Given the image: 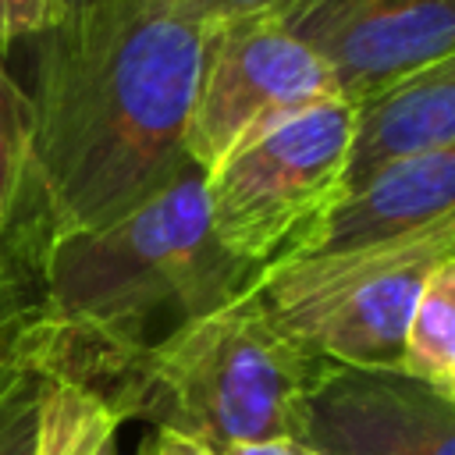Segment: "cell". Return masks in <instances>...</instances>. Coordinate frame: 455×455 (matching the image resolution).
Listing matches in <instances>:
<instances>
[{
	"instance_id": "cell-1",
	"label": "cell",
	"mask_w": 455,
	"mask_h": 455,
	"mask_svg": "<svg viewBox=\"0 0 455 455\" xmlns=\"http://www.w3.org/2000/svg\"><path fill=\"white\" fill-rule=\"evenodd\" d=\"M210 28L171 0H85L39 36L28 167L0 263L100 228L185 167Z\"/></svg>"
},
{
	"instance_id": "cell-2",
	"label": "cell",
	"mask_w": 455,
	"mask_h": 455,
	"mask_svg": "<svg viewBox=\"0 0 455 455\" xmlns=\"http://www.w3.org/2000/svg\"><path fill=\"white\" fill-rule=\"evenodd\" d=\"M323 363L242 291L128 352L89 391L117 419H142L224 455L238 444L295 441L299 405Z\"/></svg>"
},
{
	"instance_id": "cell-3",
	"label": "cell",
	"mask_w": 455,
	"mask_h": 455,
	"mask_svg": "<svg viewBox=\"0 0 455 455\" xmlns=\"http://www.w3.org/2000/svg\"><path fill=\"white\" fill-rule=\"evenodd\" d=\"M444 259H455V217L373 245L277 259L249 295L277 331L327 363L398 366L412 306Z\"/></svg>"
},
{
	"instance_id": "cell-4",
	"label": "cell",
	"mask_w": 455,
	"mask_h": 455,
	"mask_svg": "<svg viewBox=\"0 0 455 455\" xmlns=\"http://www.w3.org/2000/svg\"><path fill=\"white\" fill-rule=\"evenodd\" d=\"M355 107L345 96L295 110L203 174L217 245L252 274L295 256L345 192Z\"/></svg>"
},
{
	"instance_id": "cell-5",
	"label": "cell",
	"mask_w": 455,
	"mask_h": 455,
	"mask_svg": "<svg viewBox=\"0 0 455 455\" xmlns=\"http://www.w3.org/2000/svg\"><path fill=\"white\" fill-rule=\"evenodd\" d=\"M341 96L327 64L281 21H238L210 32L185 121V160L203 174L274 121Z\"/></svg>"
},
{
	"instance_id": "cell-6",
	"label": "cell",
	"mask_w": 455,
	"mask_h": 455,
	"mask_svg": "<svg viewBox=\"0 0 455 455\" xmlns=\"http://www.w3.org/2000/svg\"><path fill=\"white\" fill-rule=\"evenodd\" d=\"M295 441L313 455H455V398L398 366L323 363Z\"/></svg>"
},
{
	"instance_id": "cell-7",
	"label": "cell",
	"mask_w": 455,
	"mask_h": 455,
	"mask_svg": "<svg viewBox=\"0 0 455 455\" xmlns=\"http://www.w3.org/2000/svg\"><path fill=\"white\" fill-rule=\"evenodd\" d=\"M281 25L355 103L377 85L451 57L455 0H299Z\"/></svg>"
},
{
	"instance_id": "cell-8",
	"label": "cell",
	"mask_w": 455,
	"mask_h": 455,
	"mask_svg": "<svg viewBox=\"0 0 455 455\" xmlns=\"http://www.w3.org/2000/svg\"><path fill=\"white\" fill-rule=\"evenodd\" d=\"M352 107L355 117L345 192L363 185L380 167L455 149V57H441L387 85H377Z\"/></svg>"
},
{
	"instance_id": "cell-9",
	"label": "cell",
	"mask_w": 455,
	"mask_h": 455,
	"mask_svg": "<svg viewBox=\"0 0 455 455\" xmlns=\"http://www.w3.org/2000/svg\"><path fill=\"white\" fill-rule=\"evenodd\" d=\"M444 217H455V149L380 167L320 217L295 256L387 242Z\"/></svg>"
},
{
	"instance_id": "cell-10",
	"label": "cell",
	"mask_w": 455,
	"mask_h": 455,
	"mask_svg": "<svg viewBox=\"0 0 455 455\" xmlns=\"http://www.w3.org/2000/svg\"><path fill=\"white\" fill-rule=\"evenodd\" d=\"M398 370L455 398V259L427 277L405 323Z\"/></svg>"
},
{
	"instance_id": "cell-11",
	"label": "cell",
	"mask_w": 455,
	"mask_h": 455,
	"mask_svg": "<svg viewBox=\"0 0 455 455\" xmlns=\"http://www.w3.org/2000/svg\"><path fill=\"white\" fill-rule=\"evenodd\" d=\"M117 427L121 419L96 391L60 373L46 377L36 427V455H117Z\"/></svg>"
},
{
	"instance_id": "cell-12",
	"label": "cell",
	"mask_w": 455,
	"mask_h": 455,
	"mask_svg": "<svg viewBox=\"0 0 455 455\" xmlns=\"http://www.w3.org/2000/svg\"><path fill=\"white\" fill-rule=\"evenodd\" d=\"M46 370L0 323V455H32Z\"/></svg>"
},
{
	"instance_id": "cell-13",
	"label": "cell",
	"mask_w": 455,
	"mask_h": 455,
	"mask_svg": "<svg viewBox=\"0 0 455 455\" xmlns=\"http://www.w3.org/2000/svg\"><path fill=\"white\" fill-rule=\"evenodd\" d=\"M28 135H32L28 92L14 82V75L0 57V238L18 210V196L28 167Z\"/></svg>"
},
{
	"instance_id": "cell-14",
	"label": "cell",
	"mask_w": 455,
	"mask_h": 455,
	"mask_svg": "<svg viewBox=\"0 0 455 455\" xmlns=\"http://www.w3.org/2000/svg\"><path fill=\"white\" fill-rule=\"evenodd\" d=\"M64 18L60 0H0V53L28 36H43Z\"/></svg>"
},
{
	"instance_id": "cell-15",
	"label": "cell",
	"mask_w": 455,
	"mask_h": 455,
	"mask_svg": "<svg viewBox=\"0 0 455 455\" xmlns=\"http://www.w3.org/2000/svg\"><path fill=\"white\" fill-rule=\"evenodd\" d=\"M135 455H220L199 441H188V437H178V434H167V430H153Z\"/></svg>"
},
{
	"instance_id": "cell-16",
	"label": "cell",
	"mask_w": 455,
	"mask_h": 455,
	"mask_svg": "<svg viewBox=\"0 0 455 455\" xmlns=\"http://www.w3.org/2000/svg\"><path fill=\"white\" fill-rule=\"evenodd\" d=\"M224 455H313L306 444L299 441H288V437H277V441H256V444H238V448H228Z\"/></svg>"
},
{
	"instance_id": "cell-17",
	"label": "cell",
	"mask_w": 455,
	"mask_h": 455,
	"mask_svg": "<svg viewBox=\"0 0 455 455\" xmlns=\"http://www.w3.org/2000/svg\"><path fill=\"white\" fill-rule=\"evenodd\" d=\"M60 4H64V14H71V11H78L85 0H60Z\"/></svg>"
},
{
	"instance_id": "cell-18",
	"label": "cell",
	"mask_w": 455,
	"mask_h": 455,
	"mask_svg": "<svg viewBox=\"0 0 455 455\" xmlns=\"http://www.w3.org/2000/svg\"><path fill=\"white\" fill-rule=\"evenodd\" d=\"M32 455H36V451H32Z\"/></svg>"
}]
</instances>
